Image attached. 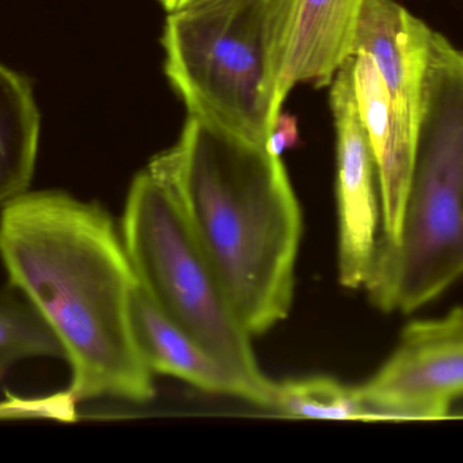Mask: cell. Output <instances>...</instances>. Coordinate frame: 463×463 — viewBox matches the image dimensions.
Wrapping results in <instances>:
<instances>
[{
    "label": "cell",
    "instance_id": "3",
    "mask_svg": "<svg viewBox=\"0 0 463 463\" xmlns=\"http://www.w3.org/2000/svg\"><path fill=\"white\" fill-rule=\"evenodd\" d=\"M463 277V49L432 29L415 154L399 234L381 245L366 290L410 314Z\"/></svg>",
    "mask_w": 463,
    "mask_h": 463
},
{
    "label": "cell",
    "instance_id": "14",
    "mask_svg": "<svg viewBox=\"0 0 463 463\" xmlns=\"http://www.w3.org/2000/svg\"><path fill=\"white\" fill-rule=\"evenodd\" d=\"M288 418L310 420H362L367 413L356 386L329 377H309L277 383L274 408Z\"/></svg>",
    "mask_w": 463,
    "mask_h": 463
},
{
    "label": "cell",
    "instance_id": "6",
    "mask_svg": "<svg viewBox=\"0 0 463 463\" xmlns=\"http://www.w3.org/2000/svg\"><path fill=\"white\" fill-rule=\"evenodd\" d=\"M356 391L367 421L449 418L463 399V307L410 323L388 361Z\"/></svg>",
    "mask_w": 463,
    "mask_h": 463
},
{
    "label": "cell",
    "instance_id": "17",
    "mask_svg": "<svg viewBox=\"0 0 463 463\" xmlns=\"http://www.w3.org/2000/svg\"><path fill=\"white\" fill-rule=\"evenodd\" d=\"M220 2V0H159L167 13L173 11L186 10V8L198 7V5H211V3Z\"/></svg>",
    "mask_w": 463,
    "mask_h": 463
},
{
    "label": "cell",
    "instance_id": "7",
    "mask_svg": "<svg viewBox=\"0 0 463 463\" xmlns=\"http://www.w3.org/2000/svg\"><path fill=\"white\" fill-rule=\"evenodd\" d=\"M329 103L336 130L339 282L348 290H364L383 236V208L377 166L356 102L354 57L329 84Z\"/></svg>",
    "mask_w": 463,
    "mask_h": 463
},
{
    "label": "cell",
    "instance_id": "13",
    "mask_svg": "<svg viewBox=\"0 0 463 463\" xmlns=\"http://www.w3.org/2000/svg\"><path fill=\"white\" fill-rule=\"evenodd\" d=\"M34 358L64 359V351L24 295L0 293V381L19 362Z\"/></svg>",
    "mask_w": 463,
    "mask_h": 463
},
{
    "label": "cell",
    "instance_id": "5",
    "mask_svg": "<svg viewBox=\"0 0 463 463\" xmlns=\"http://www.w3.org/2000/svg\"><path fill=\"white\" fill-rule=\"evenodd\" d=\"M165 70L190 116L266 146L275 98L269 0H220L168 13Z\"/></svg>",
    "mask_w": 463,
    "mask_h": 463
},
{
    "label": "cell",
    "instance_id": "9",
    "mask_svg": "<svg viewBox=\"0 0 463 463\" xmlns=\"http://www.w3.org/2000/svg\"><path fill=\"white\" fill-rule=\"evenodd\" d=\"M432 27L397 0H364L354 56L373 60L400 121L416 133Z\"/></svg>",
    "mask_w": 463,
    "mask_h": 463
},
{
    "label": "cell",
    "instance_id": "16",
    "mask_svg": "<svg viewBox=\"0 0 463 463\" xmlns=\"http://www.w3.org/2000/svg\"><path fill=\"white\" fill-rule=\"evenodd\" d=\"M298 141V125L297 120L288 113L280 111L272 125L271 133H269L267 150L271 154L280 157L286 150L296 146Z\"/></svg>",
    "mask_w": 463,
    "mask_h": 463
},
{
    "label": "cell",
    "instance_id": "15",
    "mask_svg": "<svg viewBox=\"0 0 463 463\" xmlns=\"http://www.w3.org/2000/svg\"><path fill=\"white\" fill-rule=\"evenodd\" d=\"M78 404L70 391L33 399L5 391V400H0V420L38 419L73 423L78 420Z\"/></svg>",
    "mask_w": 463,
    "mask_h": 463
},
{
    "label": "cell",
    "instance_id": "2",
    "mask_svg": "<svg viewBox=\"0 0 463 463\" xmlns=\"http://www.w3.org/2000/svg\"><path fill=\"white\" fill-rule=\"evenodd\" d=\"M148 170L178 201L252 337L286 320L304 226L280 157L189 114Z\"/></svg>",
    "mask_w": 463,
    "mask_h": 463
},
{
    "label": "cell",
    "instance_id": "11",
    "mask_svg": "<svg viewBox=\"0 0 463 463\" xmlns=\"http://www.w3.org/2000/svg\"><path fill=\"white\" fill-rule=\"evenodd\" d=\"M133 320L141 353L154 374L170 375L206 393L258 405L250 386L171 323L140 287L133 304Z\"/></svg>",
    "mask_w": 463,
    "mask_h": 463
},
{
    "label": "cell",
    "instance_id": "12",
    "mask_svg": "<svg viewBox=\"0 0 463 463\" xmlns=\"http://www.w3.org/2000/svg\"><path fill=\"white\" fill-rule=\"evenodd\" d=\"M41 116L32 84L0 64V208L29 190L40 143Z\"/></svg>",
    "mask_w": 463,
    "mask_h": 463
},
{
    "label": "cell",
    "instance_id": "10",
    "mask_svg": "<svg viewBox=\"0 0 463 463\" xmlns=\"http://www.w3.org/2000/svg\"><path fill=\"white\" fill-rule=\"evenodd\" d=\"M354 84L359 113L377 166L383 208L381 246L394 241L399 234L412 170L416 133L408 130L394 113L385 84L367 54L354 56Z\"/></svg>",
    "mask_w": 463,
    "mask_h": 463
},
{
    "label": "cell",
    "instance_id": "4",
    "mask_svg": "<svg viewBox=\"0 0 463 463\" xmlns=\"http://www.w3.org/2000/svg\"><path fill=\"white\" fill-rule=\"evenodd\" d=\"M122 242L138 287L184 333L250 386L259 407L274 408L277 382L266 377L227 288L167 185L146 169L133 179Z\"/></svg>",
    "mask_w": 463,
    "mask_h": 463
},
{
    "label": "cell",
    "instance_id": "1",
    "mask_svg": "<svg viewBox=\"0 0 463 463\" xmlns=\"http://www.w3.org/2000/svg\"><path fill=\"white\" fill-rule=\"evenodd\" d=\"M0 260L59 339L76 401L154 399L133 320L137 277L102 206L64 190H26L0 208Z\"/></svg>",
    "mask_w": 463,
    "mask_h": 463
},
{
    "label": "cell",
    "instance_id": "8",
    "mask_svg": "<svg viewBox=\"0 0 463 463\" xmlns=\"http://www.w3.org/2000/svg\"><path fill=\"white\" fill-rule=\"evenodd\" d=\"M364 0H269L275 98L282 109L296 84L329 86L354 57Z\"/></svg>",
    "mask_w": 463,
    "mask_h": 463
}]
</instances>
